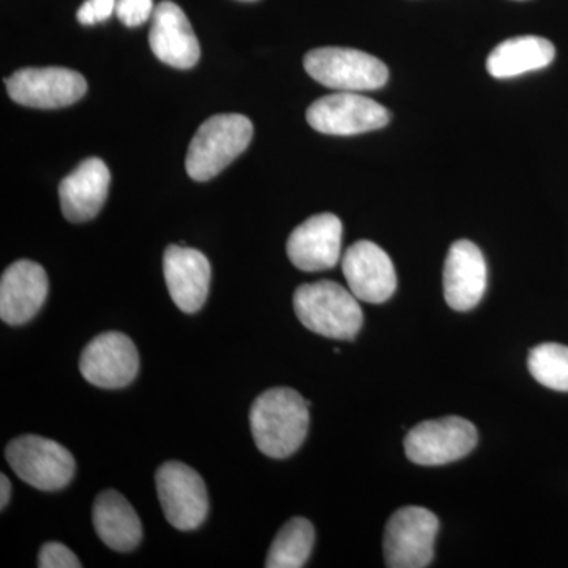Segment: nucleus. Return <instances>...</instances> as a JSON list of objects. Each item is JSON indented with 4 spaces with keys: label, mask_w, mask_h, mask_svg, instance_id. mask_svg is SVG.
<instances>
[{
    "label": "nucleus",
    "mask_w": 568,
    "mask_h": 568,
    "mask_svg": "<svg viewBox=\"0 0 568 568\" xmlns=\"http://www.w3.org/2000/svg\"><path fill=\"white\" fill-rule=\"evenodd\" d=\"M310 406L294 388L275 387L257 396L250 426L261 454L275 459L294 455L308 435Z\"/></svg>",
    "instance_id": "obj_1"
},
{
    "label": "nucleus",
    "mask_w": 568,
    "mask_h": 568,
    "mask_svg": "<svg viewBox=\"0 0 568 568\" xmlns=\"http://www.w3.org/2000/svg\"><path fill=\"white\" fill-rule=\"evenodd\" d=\"M294 312L308 331L327 338L354 339L364 325L358 298L331 280L297 287Z\"/></svg>",
    "instance_id": "obj_2"
},
{
    "label": "nucleus",
    "mask_w": 568,
    "mask_h": 568,
    "mask_svg": "<svg viewBox=\"0 0 568 568\" xmlns=\"http://www.w3.org/2000/svg\"><path fill=\"white\" fill-rule=\"evenodd\" d=\"M252 138L253 123L245 115H212L190 142L186 174L196 182L211 181L248 149Z\"/></svg>",
    "instance_id": "obj_3"
},
{
    "label": "nucleus",
    "mask_w": 568,
    "mask_h": 568,
    "mask_svg": "<svg viewBox=\"0 0 568 568\" xmlns=\"http://www.w3.org/2000/svg\"><path fill=\"white\" fill-rule=\"evenodd\" d=\"M304 67L313 80L342 92L376 91L388 80L386 63L353 48H317L305 55Z\"/></svg>",
    "instance_id": "obj_4"
},
{
    "label": "nucleus",
    "mask_w": 568,
    "mask_h": 568,
    "mask_svg": "<svg viewBox=\"0 0 568 568\" xmlns=\"http://www.w3.org/2000/svg\"><path fill=\"white\" fill-rule=\"evenodd\" d=\"M6 457L22 481L41 491L65 488L77 469L70 450L55 440L36 435L11 440L7 446Z\"/></svg>",
    "instance_id": "obj_5"
},
{
    "label": "nucleus",
    "mask_w": 568,
    "mask_h": 568,
    "mask_svg": "<svg viewBox=\"0 0 568 568\" xmlns=\"http://www.w3.org/2000/svg\"><path fill=\"white\" fill-rule=\"evenodd\" d=\"M439 519L424 507H405L388 519L384 558L390 568H425L435 558Z\"/></svg>",
    "instance_id": "obj_6"
},
{
    "label": "nucleus",
    "mask_w": 568,
    "mask_h": 568,
    "mask_svg": "<svg viewBox=\"0 0 568 568\" xmlns=\"http://www.w3.org/2000/svg\"><path fill=\"white\" fill-rule=\"evenodd\" d=\"M477 443L476 426L452 416L414 426L405 437V452L416 465L443 466L467 457Z\"/></svg>",
    "instance_id": "obj_7"
},
{
    "label": "nucleus",
    "mask_w": 568,
    "mask_h": 568,
    "mask_svg": "<svg viewBox=\"0 0 568 568\" xmlns=\"http://www.w3.org/2000/svg\"><path fill=\"white\" fill-rule=\"evenodd\" d=\"M390 114L383 104L354 92L325 95L310 104L306 122L313 130L332 136H354L383 129Z\"/></svg>",
    "instance_id": "obj_8"
},
{
    "label": "nucleus",
    "mask_w": 568,
    "mask_h": 568,
    "mask_svg": "<svg viewBox=\"0 0 568 568\" xmlns=\"http://www.w3.org/2000/svg\"><path fill=\"white\" fill-rule=\"evenodd\" d=\"M10 99L36 110H59L80 102L88 81L78 71L63 67L21 69L6 80Z\"/></svg>",
    "instance_id": "obj_9"
},
{
    "label": "nucleus",
    "mask_w": 568,
    "mask_h": 568,
    "mask_svg": "<svg viewBox=\"0 0 568 568\" xmlns=\"http://www.w3.org/2000/svg\"><path fill=\"white\" fill-rule=\"evenodd\" d=\"M155 480L168 523L179 530L200 528L209 514L203 477L181 462H168L156 470Z\"/></svg>",
    "instance_id": "obj_10"
},
{
    "label": "nucleus",
    "mask_w": 568,
    "mask_h": 568,
    "mask_svg": "<svg viewBox=\"0 0 568 568\" xmlns=\"http://www.w3.org/2000/svg\"><path fill=\"white\" fill-rule=\"evenodd\" d=\"M80 369L92 386L126 387L140 372V354L129 336L121 332H104L82 351Z\"/></svg>",
    "instance_id": "obj_11"
},
{
    "label": "nucleus",
    "mask_w": 568,
    "mask_h": 568,
    "mask_svg": "<svg viewBox=\"0 0 568 568\" xmlns=\"http://www.w3.org/2000/svg\"><path fill=\"white\" fill-rule=\"evenodd\" d=\"M343 274L351 293L366 304H384L395 294V265L379 245L358 241L343 256Z\"/></svg>",
    "instance_id": "obj_12"
},
{
    "label": "nucleus",
    "mask_w": 568,
    "mask_h": 568,
    "mask_svg": "<svg viewBox=\"0 0 568 568\" xmlns=\"http://www.w3.org/2000/svg\"><path fill=\"white\" fill-rule=\"evenodd\" d=\"M343 224L334 213H320L295 227L287 239L291 263L304 272L334 268L342 256Z\"/></svg>",
    "instance_id": "obj_13"
},
{
    "label": "nucleus",
    "mask_w": 568,
    "mask_h": 568,
    "mask_svg": "<svg viewBox=\"0 0 568 568\" xmlns=\"http://www.w3.org/2000/svg\"><path fill=\"white\" fill-rule=\"evenodd\" d=\"M149 44L155 58L174 69H193L201 58L200 41L185 11L163 0L152 14Z\"/></svg>",
    "instance_id": "obj_14"
},
{
    "label": "nucleus",
    "mask_w": 568,
    "mask_h": 568,
    "mask_svg": "<svg viewBox=\"0 0 568 568\" xmlns=\"http://www.w3.org/2000/svg\"><path fill=\"white\" fill-rule=\"evenodd\" d=\"M163 274L168 291L183 313L200 312L211 287V263L200 250L170 245L163 256Z\"/></svg>",
    "instance_id": "obj_15"
},
{
    "label": "nucleus",
    "mask_w": 568,
    "mask_h": 568,
    "mask_svg": "<svg viewBox=\"0 0 568 568\" xmlns=\"http://www.w3.org/2000/svg\"><path fill=\"white\" fill-rule=\"evenodd\" d=\"M488 268L484 253L470 241H457L444 265V295L455 312L476 308L487 291Z\"/></svg>",
    "instance_id": "obj_16"
},
{
    "label": "nucleus",
    "mask_w": 568,
    "mask_h": 568,
    "mask_svg": "<svg viewBox=\"0 0 568 568\" xmlns=\"http://www.w3.org/2000/svg\"><path fill=\"white\" fill-rule=\"evenodd\" d=\"M48 297V275L33 261H17L0 280V317L3 323L21 325L36 317Z\"/></svg>",
    "instance_id": "obj_17"
},
{
    "label": "nucleus",
    "mask_w": 568,
    "mask_h": 568,
    "mask_svg": "<svg viewBox=\"0 0 568 568\" xmlns=\"http://www.w3.org/2000/svg\"><path fill=\"white\" fill-rule=\"evenodd\" d=\"M110 183V168L102 159L84 160L59 185L63 216L71 223L91 222L106 203Z\"/></svg>",
    "instance_id": "obj_18"
},
{
    "label": "nucleus",
    "mask_w": 568,
    "mask_h": 568,
    "mask_svg": "<svg viewBox=\"0 0 568 568\" xmlns=\"http://www.w3.org/2000/svg\"><path fill=\"white\" fill-rule=\"evenodd\" d=\"M92 519L95 532L106 547L126 552L141 544V519L121 493L106 489L97 497Z\"/></svg>",
    "instance_id": "obj_19"
},
{
    "label": "nucleus",
    "mask_w": 568,
    "mask_h": 568,
    "mask_svg": "<svg viewBox=\"0 0 568 568\" xmlns=\"http://www.w3.org/2000/svg\"><path fill=\"white\" fill-rule=\"evenodd\" d=\"M555 58V44L544 37H515L497 44L489 52L487 70L496 80H508L529 71L547 69Z\"/></svg>",
    "instance_id": "obj_20"
},
{
    "label": "nucleus",
    "mask_w": 568,
    "mask_h": 568,
    "mask_svg": "<svg viewBox=\"0 0 568 568\" xmlns=\"http://www.w3.org/2000/svg\"><path fill=\"white\" fill-rule=\"evenodd\" d=\"M315 545V528L305 518H293L276 534L274 544L268 549L265 567L301 568L312 556Z\"/></svg>",
    "instance_id": "obj_21"
},
{
    "label": "nucleus",
    "mask_w": 568,
    "mask_h": 568,
    "mask_svg": "<svg viewBox=\"0 0 568 568\" xmlns=\"http://www.w3.org/2000/svg\"><path fill=\"white\" fill-rule=\"evenodd\" d=\"M530 375L541 386L556 392H568V346L544 343L530 349Z\"/></svg>",
    "instance_id": "obj_22"
},
{
    "label": "nucleus",
    "mask_w": 568,
    "mask_h": 568,
    "mask_svg": "<svg viewBox=\"0 0 568 568\" xmlns=\"http://www.w3.org/2000/svg\"><path fill=\"white\" fill-rule=\"evenodd\" d=\"M155 7L153 0H118L115 6V14L119 21L126 28H138L144 24L152 17Z\"/></svg>",
    "instance_id": "obj_23"
},
{
    "label": "nucleus",
    "mask_w": 568,
    "mask_h": 568,
    "mask_svg": "<svg viewBox=\"0 0 568 568\" xmlns=\"http://www.w3.org/2000/svg\"><path fill=\"white\" fill-rule=\"evenodd\" d=\"M40 568H80L81 562L65 545L51 541L43 545L39 555Z\"/></svg>",
    "instance_id": "obj_24"
},
{
    "label": "nucleus",
    "mask_w": 568,
    "mask_h": 568,
    "mask_svg": "<svg viewBox=\"0 0 568 568\" xmlns=\"http://www.w3.org/2000/svg\"><path fill=\"white\" fill-rule=\"evenodd\" d=\"M118 0H85L78 10V21L82 26L100 24V22L110 20L111 14L115 13Z\"/></svg>",
    "instance_id": "obj_25"
},
{
    "label": "nucleus",
    "mask_w": 568,
    "mask_h": 568,
    "mask_svg": "<svg viewBox=\"0 0 568 568\" xmlns=\"http://www.w3.org/2000/svg\"><path fill=\"white\" fill-rule=\"evenodd\" d=\"M11 495V484L6 474L0 476V507L6 508Z\"/></svg>",
    "instance_id": "obj_26"
},
{
    "label": "nucleus",
    "mask_w": 568,
    "mask_h": 568,
    "mask_svg": "<svg viewBox=\"0 0 568 568\" xmlns=\"http://www.w3.org/2000/svg\"><path fill=\"white\" fill-rule=\"evenodd\" d=\"M518 2H523V0H518Z\"/></svg>",
    "instance_id": "obj_27"
}]
</instances>
